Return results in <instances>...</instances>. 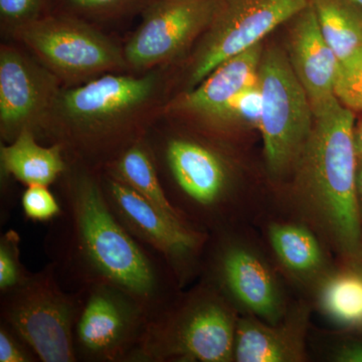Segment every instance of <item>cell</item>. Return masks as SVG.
<instances>
[{
	"instance_id": "cell-6",
	"label": "cell",
	"mask_w": 362,
	"mask_h": 362,
	"mask_svg": "<svg viewBox=\"0 0 362 362\" xmlns=\"http://www.w3.org/2000/svg\"><path fill=\"white\" fill-rule=\"evenodd\" d=\"M78 310L80 297L62 287L51 262L0 293V322L23 338L42 362H77L74 328Z\"/></svg>"
},
{
	"instance_id": "cell-8",
	"label": "cell",
	"mask_w": 362,
	"mask_h": 362,
	"mask_svg": "<svg viewBox=\"0 0 362 362\" xmlns=\"http://www.w3.org/2000/svg\"><path fill=\"white\" fill-rule=\"evenodd\" d=\"M11 33L66 85L83 84L105 74L129 69L122 49L76 18H40Z\"/></svg>"
},
{
	"instance_id": "cell-26",
	"label": "cell",
	"mask_w": 362,
	"mask_h": 362,
	"mask_svg": "<svg viewBox=\"0 0 362 362\" xmlns=\"http://www.w3.org/2000/svg\"><path fill=\"white\" fill-rule=\"evenodd\" d=\"M21 206L25 218L37 223H49L62 213L58 197L44 185L26 187L21 195Z\"/></svg>"
},
{
	"instance_id": "cell-16",
	"label": "cell",
	"mask_w": 362,
	"mask_h": 362,
	"mask_svg": "<svg viewBox=\"0 0 362 362\" xmlns=\"http://www.w3.org/2000/svg\"><path fill=\"white\" fill-rule=\"evenodd\" d=\"M263 42L221 63L194 89L183 90L164 107L169 115L211 122L240 90L258 84Z\"/></svg>"
},
{
	"instance_id": "cell-28",
	"label": "cell",
	"mask_w": 362,
	"mask_h": 362,
	"mask_svg": "<svg viewBox=\"0 0 362 362\" xmlns=\"http://www.w3.org/2000/svg\"><path fill=\"white\" fill-rule=\"evenodd\" d=\"M40 361L32 347L16 331L0 322V362Z\"/></svg>"
},
{
	"instance_id": "cell-4",
	"label": "cell",
	"mask_w": 362,
	"mask_h": 362,
	"mask_svg": "<svg viewBox=\"0 0 362 362\" xmlns=\"http://www.w3.org/2000/svg\"><path fill=\"white\" fill-rule=\"evenodd\" d=\"M238 319L226 298L202 281L149 319L131 362L233 361Z\"/></svg>"
},
{
	"instance_id": "cell-20",
	"label": "cell",
	"mask_w": 362,
	"mask_h": 362,
	"mask_svg": "<svg viewBox=\"0 0 362 362\" xmlns=\"http://www.w3.org/2000/svg\"><path fill=\"white\" fill-rule=\"evenodd\" d=\"M272 249L281 265L301 280H312L322 275L325 258L320 243L303 226L276 223L269 230Z\"/></svg>"
},
{
	"instance_id": "cell-24",
	"label": "cell",
	"mask_w": 362,
	"mask_h": 362,
	"mask_svg": "<svg viewBox=\"0 0 362 362\" xmlns=\"http://www.w3.org/2000/svg\"><path fill=\"white\" fill-rule=\"evenodd\" d=\"M335 96L352 111H362V47L339 63Z\"/></svg>"
},
{
	"instance_id": "cell-22",
	"label": "cell",
	"mask_w": 362,
	"mask_h": 362,
	"mask_svg": "<svg viewBox=\"0 0 362 362\" xmlns=\"http://www.w3.org/2000/svg\"><path fill=\"white\" fill-rule=\"evenodd\" d=\"M326 42L339 62L362 47V7L354 0H310Z\"/></svg>"
},
{
	"instance_id": "cell-2",
	"label": "cell",
	"mask_w": 362,
	"mask_h": 362,
	"mask_svg": "<svg viewBox=\"0 0 362 362\" xmlns=\"http://www.w3.org/2000/svg\"><path fill=\"white\" fill-rule=\"evenodd\" d=\"M161 76L109 73L61 89L45 136L59 143L69 160L103 168L149 132L158 106Z\"/></svg>"
},
{
	"instance_id": "cell-11",
	"label": "cell",
	"mask_w": 362,
	"mask_h": 362,
	"mask_svg": "<svg viewBox=\"0 0 362 362\" xmlns=\"http://www.w3.org/2000/svg\"><path fill=\"white\" fill-rule=\"evenodd\" d=\"M98 171L105 199L117 220L168 263L182 288L201 270L209 235L168 218L132 188Z\"/></svg>"
},
{
	"instance_id": "cell-33",
	"label": "cell",
	"mask_w": 362,
	"mask_h": 362,
	"mask_svg": "<svg viewBox=\"0 0 362 362\" xmlns=\"http://www.w3.org/2000/svg\"><path fill=\"white\" fill-rule=\"evenodd\" d=\"M354 266H356V268H358L359 270L362 272V245L361 252H359L358 259H357L356 263L354 264Z\"/></svg>"
},
{
	"instance_id": "cell-19",
	"label": "cell",
	"mask_w": 362,
	"mask_h": 362,
	"mask_svg": "<svg viewBox=\"0 0 362 362\" xmlns=\"http://www.w3.org/2000/svg\"><path fill=\"white\" fill-rule=\"evenodd\" d=\"M99 170L132 188L168 218L192 228L169 202L146 138L131 145Z\"/></svg>"
},
{
	"instance_id": "cell-31",
	"label": "cell",
	"mask_w": 362,
	"mask_h": 362,
	"mask_svg": "<svg viewBox=\"0 0 362 362\" xmlns=\"http://www.w3.org/2000/svg\"><path fill=\"white\" fill-rule=\"evenodd\" d=\"M354 147L358 163H362V121L361 123L354 126Z\"/></svg>"
},
{
	"instance_id": "cell-15",
	"label": "cell",
	"mask_w": 362,
	"mask_h": 362,
	"mask_svg": "<svg viewBox=\"0 0 362 362\" xmlns=\"http://www.w3.org/2000/svg\"><path fill=\"white\" fill-rule=\"evenodd\" d=\"M287 54L316 114L337 98L339 59L326 42L311 4L288 21Z\"/></svg>"
},
{
	"instance_id": "cell-9",
	"label": "cell",
	"mask_w": 362,
	"mask_h": 362,
	"mask_svg": "<svg viewBox=\"0 0 362 362\" xmlns=\"http://www.w3.org/2000/svg\"><path fill=\"white\" fill-rule=\"evenodd\" d=\"M310 0H216L211 23L199 37L187 69V90L201 84L221 63L263 42Z\"/></svg>"
},
{
	"instance_id": "cell-25",
	"label": "cell",
	"mask_w": 362,
	"mask_h": 362,
	"mask_svg": "<svg viewBox=\"0 0 362 362\" xmlns=\"http://www.w3.org/2000/svg\"><path fill=\"white\" fill-rule=\"evenodd\" d=\"M21 235L11 230L0 237V293L21 284L32 272L21 259Z\"/></svg>"
},
{
	"instance_id": "cell-29",
	"label": "cell",
	"mask_w": 362,
	"mask_h": 362,
	"mask_svg": "<svg viewBox=\"0 0 362 362\" xmlns=\"http://www.w3.org/2000/svg\"><path fill=\"white\" fill-rule=\"evenodd\" d=\"M128 0H70L71 6L88 14L110 13L123 6Z\"/></svg>"
},
{
	"instance_id": "cell-18",
	"label": "cell",
	"mask_w": 362,
	"mask_h": 362,
	"mask_svg": "<svg viewBox=\"0 0 362 362\" xmlns=\"http://www.w3.org/2000/svg\"><path fill=\"white\" fill-rule=\"evenodd\" d=\"M37 134L25 130L13 142L0 145L1 175L13 177L23 185L51 187L68 168L65 150L59 143L44 146Z\"/></svg>"
},
{
	"instance_id": "cell-17",
	"label": "cell",
	"mask_w": 362,
	"mask_h": 362,
	"mask_svg": "<svg viewBox=\"0 0 362 362\" xmlns=\"http://www.w3.org/2000/svg\"><path fill=\"white\" fill-rule=\"evenodd\" d=\"M306 321L304 309L285 319L284 322L272 324L255 317L238 319L233 361H303Z\"/></svg>"
},
{
	"instance_id": "cell-13",
	"label": "cell",
	"mask_w": 362,
	"mask_h": 362,
	"mask_svg": "<svg viewBox=\"0 0 362 362\" xmlns=\"http://www.w3.org/2000/svg\"><path fill=\"white\" fill-rule=\"evenodd\" d=\"M61 81L11 45L0 49V135L13 142L23 131L45 135Z\"/></svg>"
},
{
	"instance_id": "cell-10",
	"label": "cell",
	"mask_w": 362,
	"mask_h": 362,
	"mask_svg": "<svg viewBox=\"0 0 362 362\" xmlns=\"http://www.w3.org/2000/svg\"><path fill=\"white\" fill-rule=\"evenodd\" d=\"M80 310L74 328L77 362H131L149 316L134 298L110 285L77 292Z\"/></svg>"
},
{
	"instance_id": "cell-23",
	"label": "cell",
	"mask_w": 362,
	"mask_h": 362,
	"mask_svg": "<svg viewBox=\"0 0 362 362\" xmlns=\"http://www.w3.org/2000/svg\"><path fill=\"white\" fill-rule=\"evenodd\" d=\"M262 113L263 96L258 82V84L240 90L206 125L213 129L220 130L228 128H251L259 130Z\"/></svg>"
},
{
	"instance_id": "cell-1",
	"label": "cell",
	"mask_w": 362,
	"mask_h": 362,
	"mask_svg": "<svg viewBox=\"0 0 362 362\" xmlns=\"http://www.w3.org/2000/svg\"><path fill=\"white\" fill-rule=\"evenodd\" d=\"M57 181L62 213L49 223L44 249L59 284L77 293L110 285L134 298L149 319L181 291L165 261L117 220L107 204L99 171L69 160Z\"/></svg>"
},
{
	"instance_id": "cell-21",
	"label": "cell",
	"mask_w": 362,
	"mask_h": 362,
	"mask_svg": "<svg viewBox=\"0 0 362 362\" xmlns=\"http://www.w3.org/2000/svg\"><path fill=\"white\" fill-rule=\"evenodd\" d=\"M321 312L342 329L362 332V272L349 265L329 274L319 286Z\"/></svg>"
},
{
	"instance_id": "cell-12",
	"label": "cell",
	"mask_w": 362,
	"mask_h": 362,
	"mask_svg": "<svg viewBox=\"0 0 362 362\" xmlns=\"http://www.w3.org/2000/svg\"><path fill=\"white\" fill-rule=\"evenodd\" d=\"M201 270L202 281L218 290L233 308L272 324L284 316L282 292L270 266L258 252L226 232L209 235Z\"/></svg>"
},
{
	"instance_id": "cell-32",
	"label": "cell",
	"mask_w": 362,
	"mask_h": 362,
	"mask_svg": "<svg viewBox=\"0 0 362 362\" xmlns=\"http://www.w3.org/2000/svg\"><path fill=\"white\" fill-rule=\"evenodd\" d=\"M356 187L359 211H361L362 218V163H358V168H357Z\"/></svg>"
},
{
	"instance_id": "cell-30",
	"label": "cell",
	"mask_w": 362,
	"mask_h": 362,
	"mask_svg": "<svg viewBox=\"0 0 362 362\" xmlns=\"http://www.w3.org/2000/svg\"><path fill=\"white\" fill-rule=\"evenodd\" d=\"M332 358L337 362H362V337L343 340L333 350Z\"/></svg>"
},
{
	"instance_id": "cell-34",
	"label": "cell",
	"mask_w": 362,
	"mask_h": 362,
	"mask_svg": "<svg viewBox=\"0 0 362 362\" xmlns=\"http://www.w3.org/2000/svg\"><path fill=\"white\" fill-rule=\"evenodd\" d=\"M354 1L357 2L362 7V0H354Z\"/></svg>"
},
{
	"instance_id": "cell-7",
	"label": "cell",
	"mask_w": 362,
	"mask_h": 362,
	"mask_svg": "<svg viewBox=\"0 0 362 362\" xmlns=\"http://www.w3.org/2000/svg\"><path fill=\"white\" fill-rule=\"evenodd\" d=\"M263 96L259 132L269 171L283 175L294 169L314 124L308 95L277 45L264 47L259 66Z\"/></svg>"
},
{
	"instance_id": "cell-27",
	"label": "cell",
	"mask_w": 362,
	"mask_h": 362,
	"mask_svg": "<svg viewBox=\"0 0 362 362\" xmlns=\"http://www.w3.org/2000/svg\"><path fill=\"white\" fill-rule=\"evenodd\" d=\"M44 0H0L2 25L13 33L16 28L39 20Z\"/></svg>"
},
{
	"instance_id": "cell-3",
	"label": "cell",
	"mask_w": 362,
	"mask_h": 362,
	"mask_svg": "<svg viewBox=\"0 0 362 362\" xmlns=\"http://www.w3.org/2000/svg\"><path fill=\"white\" fill-rule=\"evenodd\" d=\"M354 126V112L335 98L314 114L310 135L293 169L298 199L349 265L356 263L362 245Z\"/></svg>"
},
{
	"instance_id": "cell-5",
	"label": "cell",
	"mask_w": 362,
	"mask_h": 362,
	"mask_svg": "<svg viewBox=\"0 0 362 362\" xmlns=\"http://www.w3.org/2000/svg\"><path fill=\"white\" fill-rule=\"evenodd\" d=\"M146 138L164 192L176 211L199 232H225L232 206L233 169L209 143L185 135Z\"/></svg>"
},
{
	"instance_id": "cell-14",
	"label": "cell",
	"mask_w": 362,
	"mask_h": 362,
	"mask_svg": "<svg viewBox=\"0 0 362 362\" xmlns=\"http://www.w3.org/2000/svg\"><path fill=\"white\" fill-rule=\"evenodd\" d=\"M216 0H158L124 47L128 66L141 71L168 65L202 37L213 18Z\"/></svg>"
}]
</instances>
